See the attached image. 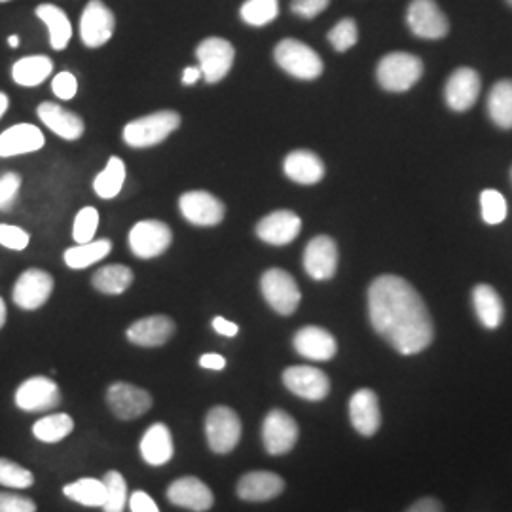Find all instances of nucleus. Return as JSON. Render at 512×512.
<instances>
[{"mask_svg":"<svg viewBox=\"0 0 512 512\" xmlns=\"http://www.w3.org/2000/svg\"><path fill=\"white\" fill-rule=\"evenodd\" d=\"M368 317L374 330L401 355L429 348L435 336L420 293L399 275H380L368 287Z\"/></svg>","mask_w":512,"mask_h":512,"instance_id":"nucleus-1","label":"nucleus"},{"mask_svg":"<svg viewBox=\"0 0 512 512\" xmlns=\"http://www.w3.org/2000/svg\"><path fill=\"white\" fill-rule=\"evenodd\" d=\"M181 126V116L175 110L152 112L129 122L124 128V141L131 148H150L164 143Z\"/></svg>","mask_w":512,"mask_h":512,"instance_id":"nucleus-2","label":"nucleus"},{"mask_svg":"<svg viewBox=\"0 0 512 512\" xmlns=\"http://www.w3.org/2000/svg\"><path fill=\"white\" fill-rule=\"evenodd\" d=\"M423 76L420 57L406 52H393L382 57L376 69V78L387 92L403 93L414 88Z\"/></svg>","mask_w":512,"mask_h":512,"instance_id":"nucleus-3","label":"nucleus"},{"mask_svg":"<svg viewBox=\"0 0 512 512\" xmlns=\"http://www.w3.org/2000/svg\"><path fill=\"white\" fill-rule=\"evenodd\" d=\"M241 420L238 412L226 404L213 406L205 416V437L211 452L226 456L238 448L241 440Z\"/></svg>","mask_w":512,"mask_h":512,"instance_id":"nucleus-4","label":"nucleus"},{"mask_svg":"<svg viewBox=\"0 0 512 512\" xmlns=\"http://www.w3.org/2000/svg\"><path fill=\"white\" fill-rule=\"evenodd\" d=\"M275 63L298 80H315L323 74V61L300 40L285 38L275 46Z\"/></svg>","mask_w":512,"mask_h":512,"instance_id":"nucleus-5","label":"nucleus"},{"mask_svg":"<svg viewBox=\"0 0 512 512\" xmlns=\"http://www.w3.org/2000/svg\"><path fill=\"white\" fill-rule=\"evenodd\" d=\"M260 291L268 306L279 315H293L302 300V293L293 275L281 268H270L262 274Z\"/></svg>","mask_w":512,"mask_h":512,"instance_id":"nucleus-6","label":"nucleus"},{"mask_svg":"<svg viewBox=\"0 0 512 512\" xmlns=\"http://www.w3.org/2000/svg\"><path fill=\"white\" fill-rule=\"evenodd\" d=\"M300 437L298 423L291 414L274 408L262 421V444L270 456H285L293 450Z\"/></svg>","mask_w":512,"mask_h":512,"instance_id":"nucleus-7","label":"nucleus"},{"mask_svg":"<svg viewBox=\"0 0 512 512\" xmlns=\"http://www.w3.org/2000/svg\"><path fill=\"white\" fill-rule=\"evenodd\" d=\"M129 249L137 258H156L169 249L173 234L162 220H139L129 232Z\"/></svg>","mask_w":512,"mask_h":512,"instance_id":"nucleus-8","label":"nucleus"},{"mask_svg":"<svg viewBox=\"0 0 512 512\" xmlns=\"http://www.w3.org/2000/svg\"><path fill=\"white\" fill-rule=\"evenodd\" d=\"M107 406L114 418L133 421L145 416L152 408V397L143 387L128 382H116L107 389Z\"/></svg>","mask_w":512,"mask_h":512,"instance_id":"nucleus-9","label":"nucleus"},{"mask_svg":"<svg viewBox=\"0 0 512 512\" xmlns=\"http://www.w3.org/2000/svg\"><path fill=\"white\" fill-rule=\"evenodd\" d=\"M14 401L19 410L29 414L50 412L61 404V389L48 376H33L19 385Z\"/></svg>","mask_w":512,"mask_h":512,"instance_id":"nucleus-10","label":"nucleus"},{"mask_svg":"<svg viewBox=\"0 0 512 512\" xmlns=\"http://www.w3.org/2000/svg\"><path fill=\"white\" fill-rule=\"evenodd\" d=\"M54 285V277L48 272L29 268L19 275L14 285V293H12L14 304L19 310H40L54 293Z\"/></svg>","mask_w":512,"mask_h":512,"instance_id":"nucleus-11","label":"nucleus"},{"mask_svg":"<svg viewBox=\"0 0 512 512\" xmlns=\"http://www.w3.org/2000/svg\"><path fill=\"white\" fill-rule=\"evenodd\" d=\"M196 57L200 61V69H202L205 82L217 84L222 78H226V74L230 73L234 59H236V50L224 38H205L202 44L196 48Z\"/></svg>","mask_w":512,"mask_h":512,"instance_id":"nucleus-12","label":"nucleus"},{"mask_svg":"<svg viewBox=\"0 0 512 512\" xmlns=\"http://www.w3.org/2000/svg\"><path fill=\"white\" fill-rule=\"evenodd\" d=\"M406 23L416 37L425 40H439L450 31L448 18L442 14L435 0H412L408 6Z\"/></svg>","mask_w":512,"mask_h":512,"instance_id":"nucleus-13","label":"nucleus"},{"mask_svg":"<svg viewBox=\"0 0 512 512\" xmlns=\"http://www.w3.org/2000/svg\"><path fill=\"white\" fill-rule=\"evenodd\" d=\"M283 384L293 395L311 403L327 399L330 393L329 376L315 366H289L283 372Z\"/></svg>","mask_w":512,"mask_h":512,"instance_id":"nucleus-14","label":"nucleus"},{"mask_svg":"<svg viewBox=\"0 0 512 512\" xmlns=\"http://www.w3.org/2000/svg\"><path fill=\"white\" fill-rule=\"evenodd\" d=\"M165 497L171 505L192 512H207L215 505L211 488L198 476H183L169 484Z\"/></svg>","mask_w":512,"mask_h":512,"instance_id":"nucleus-15","label":"nucleus"},{"mask_svg":"<svg viewBox=\"0 0 512 512\" xmlns=\"http://www.w3.org/2000/svg\"><path fill=\"white\" fill-rule=\"evenodd\" d=\"M116 29L114 14L105 2L92 0L82 12L80 18V37L88 48H101L109 42Z\"/></svg>","mask_w":512,"mask_h":512,"instance_id":"nucleus-16","label":"nucleus"},{"mask_svg":"<svg viewBox=\"0 0 512 512\" xmlns=\"http://www.w3.org/2000/svg\"><path fill=\"white\" fill-rule=\"evenodd\" d=\"M179 209L186 222L194 226H217L224 220V203L205 190L186 192L179 200Z\"/></svg>","mask_w":512,"mask_h":512,"instance_id":"nucleus-17","label":"nucleus"},{"mask_svg":"<svg viewBox=\"0 0 512 512\" xmlns=\"http://www.w3.org/2000/svg\"><path fill=\"white\" fill-rule=\"evenodd\" d=\"M349 420L361 437H374L382 425L378 395L372 389H357L349 399Z\"/></svg>","mask_w":512,"mask_h":512,"instance_id":"nucleus-18","label":"nucleus"},{"mask_svg":"<svg viewBox=\"0 0 512 512\" xmlns=\"http://www.w3.org/2000/svg\"><path fill=\"white\" fill-rule=\"evenodd\" d=\"M304 270L315 281H329L338 270V247L329 236L311 239L304 251Z\"/></svg>","mask_w":512,"mask_h":512,"instance_id":"nucleus-19","label":"nucleus"},{"mask_svg":"<svg viewBox=\"0 0 512 512\" xmlns=\"http://www.w3.org/2000/svg\"><path fill=\"white\" fill-rule=\"evenodd\" d=\"M175 321L167 315H150L135 321L126 330L129 342L139 348H160L175 334Z\"/></svg>","mask_w":512,"mask_h":512,"instance_id":"nucleus-20","label":"nucleus"},{"mask_svg":"<svg viewBox=\"0 0 512 512\" xmlns=\"http://www.w3.org/2000/svg\"><path fill=\"white\" fill-rule=\"evenodd\" d=\"M480 88H482L480 76L475 69L459 67L446 82V88H444L446 105L456 112L473 109V105L478 101Z\"/></svg>","mask_w":512,"mask_h":512,"instance_id":"nucleus-21","label":"nucleus"},{"mask_svg":"<svg viewBox=\"0 0 512 512\" xmlns=\"http://www.w3.org/2000/svg\"><path fill=\"white\" fill-rule=\"evenodd\" d=\"M285 492V480L270 471H251L241 476L236 486V494L247 503H266Z\"/></svg>","mask_w":512,"mask_h":512,"instance_id":"nucleus-22","label":"nucleus"},{"mask_svg":"<svg viewBox=\"0 0 512 512\" xmlns=\"http://www.w3.org/2000/svg\"><path fill=\"white\" fill-rule=\"evenodd\" d=\"M302 230V220L293 211H274L256 224V236L268 245L283 247L293 243Z\"/></svg>","mask_w":512,"mask_h":512,"instance_id":"nucleus-23","label":"nucleus"},{"mask_svg":"<svg viewBox=\"0 0 512 512\" xmlns=\"http://www.w3.org/2000/svg\"><path fill=\"white\" fill-rule=\"evenodd\" d=\"M293 344L296 353L310 361H330L338 351L336 338L330 334L329 330L315 327V325H308L298 330L294 334Z\"/></svg>","mask_w":512,"mask_h":512,"instance_id":"nucleus-24","label":"nucleus"},{"mask_svg":"<svg viewBox=\"0 0 512 512\" xmlns=\"http://www.w3.org/2000/svg\"><path fill=\"white\" fill-rule=\"evenodd\" d=\"M44 133L33 124H16L0 133V158L31 154L44 147Z\"/></svg>","mask_w":512,"mask_h":512,"instance_id":"nucleus-25","label":"nucleus"},{"mask_svg":"<svg viewBox=\"0 0 512 512\" xmlns=\"http://www.w3.org/2000/svg\"><path fill=\"white\" fill-rule=\"evenodd\" d=\"M37 114L46 128L65 141H78L84 135V120L76 112L55 103H42L38 105Z\"/></svg>","mask_w":512,"mask_h":512,"instance_id":"nucleus-26","label":"nucleus"},{"mask_svg":"<svg viewBox=\"0 0 512 512\" xmlns=\"http://www.w3.org/2000/svg\"><path fill=\"white\" fill-rule=\"evenodd\" d=\"M139 448H141V458L145 459V463L150 467H162L165 463H169L175 454L169 427L162 421L150 425L141 439Z\"/></svg>","mask_w":512,"mask_h":512,"instance_id":"nucleus-27","label":"nucleus"},{"mask_svg":"<svg viewBox=\"0 0 512 512\" xmlns=\"http://www.w3.org/2000/svg\"><path fill=\"white\" fill-rule=\"evenodd\" d=\"M283 171L293 183L310 186V184L323 181L325 164L317 154H313L310 150H294L285 158Z\"/></svg>","mask_w":512,"mask_h":512,"instance_id":"nucleus-28","label":"nucleus"},{"mask_svg":"<svg viewBox=\"0 0 512 512\" xmlns=\"http://www.w3.org/2000/svg\"><path fill=\"white\" fill-rule=\"evenodd\" d=\"M473 306H475L476 317L486 329L495 330L501 327L505 308L501 302V296L497 294L492 285L480 283L473 289Z\"/></svg>","mask_w":512,"mask_h":512,"instance_id":"nucleus-29","label":"nucleus"},{"mask_svg":"<svg viewBox=\"0 0 512 512\" xmlns=\"http://www.w3.org/2000/svg\"><path fill=\"white\" fill-rule=\"evenodd\" d=\"M54 71V61L46 55H29L14 63L12 78L18 86L35 88L50 78Z\"/></svg>","mask_w":512,"mask_h":512,"instance_id":"nucleus-30","label":"nucleus"},{"mask_svg":"<svg viewBox=\"0 0 512 512\" xmlns=\"http://www.w3.org/2000/svg\"><path fill=\"white\" fill-rule=\"evenodd\" d=\"M37 16L50 33V46L54 50H65L73 38V25L67 14L54 4H42L37 8Z\"/></svg>","mask_w":512,"mask_h":512,"instance_id":"nucleus-31","label":"nucleus"},{"mask_svg":"<svg viewBox=\"0 0 512 512\" xmlns=\"http://www.w3.org/2000/svg\"><path fill=\"white\" fill-rule=\"evenodd\" d=\"M131 283H133V272L124 264L103 266L92 277L93 289L109 296L126 293Z\"/></svg>","mask_w":512,"mask_h":512,"instance_id":"nucleus-32","label":"nucleus"},{"mask_svg":"<svg viewBox=\"0 0 512 512\" xmlns=\"http://www.w3.org/2000/svg\"><path fill=\"white\" fill-rule=\"evenodd\" d=\"M112 251V243L109 239H99V241H90V243H82V245H74L71 249L65 251L63 260L71 270H86L93 264L101 262L103 258H107Z\"/></svg>","mask_w":512,"mask_h":512,"instance_id":"nucleus-33","label":"nucleus"},{"mask_svg":"<svg viewBox=\"0 0 512 512\" xmlns=\"http://www.w3.org/2000/svg\"><path fill=\"white\" fill-rule=\"evenodd\" d=\"M126 183V164L122 158L112 156L107 167L95 177L93 190L101 200H114Z\"/></svg>","mask_w":512,"mask_h":512,"instance_id":"nucleus-34","label":"nucleus"},{"mask_svg":"<svg viewBox=\"0 0 512 512\" xmlns=\"http://www.w3.org/2000/svg\"><path fill=\"white\" fill-rule=\"evenodd\" d=\"M488 112L497 128L512 129V80L495 84L488 95Z\"/></svg>","mask_w":512,"mask_h":512,"instance_id":"nucleus-35","label":"nucleus"},{"mask_svg":"<svg viewBox=\"0 0 512 512\" xmlns=\"http://www.w3.org/2000/svg\"><path fill=\"white\" fill-rule=\"evenodd\" d=\"M63 494L67 495L71 501L82 505V507H92L99 509L105 503L107 490H105V482L97 480V478H80L73 484H67L63 488Z\"/></svg>","mask_w":512,"mask_h":512,"instance_id":"nucleus-36","label":"nucleus"},{"mask_svg":"<svg viewBox=\"0 0 512 512\" xmlns=\"http://www.w3.org/2000/svg\"><path fill=\"white\" fill-rule=\"evenodd\" d=\"M74 429V420L69 414H50L33 425V435L40 442L55 444L67 439Z\"/></svg>","mask_w":512,"mask_h":512,"instance_id":"nucleus-37","label":"nucleus"},{"mask_svg":"<svg viewBox=\"0 0 512 512\" xmlns=\"http://www.w3.org/2000/svg\"><path fill=\"white\" fill-rule=\"evenodd\" d=\"M105 482V490L107 497L103 503V512H126L128 507V484L124 480V476L118 471H109L103 476Z\"/></svg>","mask_w":512,"mask_h":512,"instance_id":"nucleus-38","label":"nucleus"},{"mask_svg":"<svg viewBox=\"0 0 512 512\" xmlns=\"http://www.w3.org/2000/svg\"><path fill=\"white\" fill-rule=\"evenodd\" d=\"M279 14V2L277 0H247L241 6L239 16L253 27H264L272 23Z\"/></svg>","mask_w":512,"mask_h":512,"instance_id":"nucleus-39","label":"nucleus"},{"mask_svg":"<svg viewBox=\"0 0 512 512\" xmlns=\"http://www.w3.org/2000/svg\"><path fill=\"white\" fill-rule=\"evenodd\" d=\"M35 484V475L21 467L16 461L0 458V486L14 488V490H27Z\"/></svg>","mask_w":512,"mask_h":512,"instance_id":"nucleus-40","label":"nucleus"},{"mask_svg":"<svg viewBox=\"0 0 512 512\" xmlns=\"http://www.w3.org/2000/svg\"><path fill=\"white\" fill-rule=\"evenodd\" d=\"M99 211L95 207H84L73 224V238L76 241V245H82V243H90L97 234V228H99Z\"/></svg>","mask_w":512,"mask_h":512,"instance_id":"nucleus-41","label":"nucleus"},{"mask_svg":"<svg viewBox=\"0 0 512 512\" xmlns=\"http://www.w3.org/2000/svg\"><path fill=\"white\" fill-rule=\"evenodd\" d=\"M480 209H482V219L488 224H501L507 219V202L497 190H484L480 194Z\"/></svg>","mask_w":512,"mask_h":512,"instance_id":"nucleus-42","label":"nucleus"},{"mask_svg":"<svg viewBox=\"0 0 512 512\" xmlns=\"http://www.w3.org/2000/svg\"><path fill=\"white\" fill-rule=\"evenodd\" d=\"M359 40V29L353 19H342L329 33V42L336 52H348Z\"/></svg>","mask_w":512,"mask_h":512,"instance_id":"nucleus-43","label":"nucleus"},{"mask_svg":"<svg viewBox=\"0 0 512 512\" xmlns=\"http://www.w3.org/2000/svg\"><path fill=\"white\" fill-rule=\"evenodd\" d=\"M21 177L18 173H4L0 175V211H12L14 203L18 200Z\"/></svg>","mask_w":512,"mask_h":512,"instance_id":"nucleus-44","label":"nucleus"},{"mask_svg":"<svg viewBox=\"0 0 512 512\" xmlns=\"http://www.w3.org/2000/svg\"><path fill=\"white\" fill-rule=\"evenodd\" d=\"M31 236L19 228V226H12V224H0V245L10 249V251H23L29 247Z\"/></svg>","mask_w":512,"mask_h":512,"instance_id":"nucleus-45","label":"nucleus"},{"mask_svg":"<svg viewBox=\"0 0 512 512\" xmlns=\"http://www.w3.org/2000/svg\"><path fill=\"white\" fill-rule=\"evenodd\" d=\"M0 512H37V503L25 495L0 492Z\"/></svg>","mask_w":512,"mask_h":512,"instance_id":"nucleus-46","label":"nucleus"},{"mask_svg":"<svg viewBox=\"0 0 512 512\" xmlns=\"http://www.w3.org/2000/svg\"><path fill=\"white\" fill-rule=\"evenodd\" d=\"M52 92L63 99V101H71L74 99V95L78 93V80L73 73H59L55 74L54 80H52Z\"/></svg>","mask_w":512,"mask_h":512,"instance_id":"nucleus-47","label":"nucleus"},{"mask_svg":"<svg viewBox=\"0 0 512 512\" xmlns=\"http://www.w3.org/2000/svg\"><path fill=\"white\" fill-rule=\"evenodd\" d=\"M329 4L330 0H293L291 10L300 18L313 19L325 12Z\"/></svg>","mask_w":512,"mask_h":512,"instance_id":"nucleus-48","label":"nucleus"},{"mask_svg":"<svg viewBox=\"0 0 512 512\" xmlns=\"http://www.w3.org/2000/svg\"><path fill=\"white\" fill-rule=\"evenodd\" d=\"M129 509L131 512H160L154 499L147 492H141V490L133 492L129 497Z\"/></svg>","mask_w":512,"mask_h":512,"instance_id":"nucleus-49","label":"nucleus"},{"mask_svg":"<svg viewBox=\"0 0 512 512\" xmlns=\"http://www.w3.org/2000/svg\"><path fill=\"white\" fill-rule=\"evenodd\" d=\"M406 512H444L442 503L435 497H421Z\"/></svg>","mask_w":512,"mask_h":512,"instance_id":"nucleus-50","label":"nucleus"},{"mask_svg":"<svg viewBox=\"0 0 512 512\" xmlns=\"http://www.w3.org/2000/svg\"><path fill=\"white\" fill-rule=\"evenodd\" d=\"M213 329L215 332H219L220 336H226V338H234V336H238L239 327L236 323H232V321H228V319H224V317H215L213 319Z\"/></svg>","mask_w":512,"mask_h":512,"instance_id":"nucleus-51","label":"nucleus"},{"mask_svg":"<svg viewBox=\"0 0 512 512\" xmlns=\"http://www.w3.org/2000/svg\"><path fill=\"white\" fill-rule=\"evenodd\" d=\"M200 366L207 368V370H224L226 359L219 353H205L200 357Z\"/></svg>","mask_w":512,"mask_h":512,"instance_id":"nucleus-52","label":"nucleus"},{"mask_svg":"<svg viewBox=\"0 0 512 512\" xmlns=\"http://www.w3.org/2000/svg\"><path fill=\"white\" fill-rule=\"evenodd\" d=\"M200 78H203L202 69H200V67H186V69H184V86H192V84H196Z\"/></svg>","mask_w":512,"mask_h":512,"instance_id":"nucleus-53","label":"nucleus"},{"mask_svg":"<svg viewBox=\"0 0 512 512\" xmlns=\"http://www.w3.org/2000/svg\"><path fill=\"white\" fill-rule=\"evenodd\" d=\"M8 107H10V99H8V95L0 92V118L6 114Z\"/></svg>","mask_w":512,"mask_h":512,"instance_id":"nucleus-54","label":"nucleus"},{"mask_svg":"<svg viewBox=\"0 0 512 512\" xmlns=\"http://www.w3.org/2000/svg\"><path fill=\"white\" fill-rule=\"evenodd\" d=\"M6 319H8V310H6V304L4 300L0 298V330L6 325Z\"/></svg>","mask_w":512,"mask_h":512,"instance_id":"nucleus-55","label":"nucleus"},{"mask_svg":"<svg viewBox=\"0 0 512 512\" xmlns=\"http://www.w3.org/2000/svg\"><path fill=\"white\" fill-rule=\"evenodd\" d=\"M8 44H10V48H18V46H19L18 35H12V37L8 38Z\"/></svg>","mask_w":512,"mask_h":512,"instance_id":"nucleus-56","label":"nucleus"},{"mask_svg":"<svg viewBox=\"0 0 512 512\" xmlns=\"http://www.w3.org/2000/svg\"><path fill=\"white\" fill-rule=\"evenodd\" d=\"M507 2H509V4H511V6H512V0H507Z\"/></svg>","mask_w":512,"mask_h":512,"instance_id":"nucleus-57","label":"nucleus"},{"mask_svg":"<svg viewBox=\"0 0 512 512\" xmlns=\"http://www.w3.org/2000/svg\"><path fill=\"white\" fill-rule=\"evenodd\" d=\"M0 2H8V0H0Z\"/></svg>","mask_w":512,"mask_h":512,"instance_id":"nucleus-58","label":"nucleus"}]
</instances>
